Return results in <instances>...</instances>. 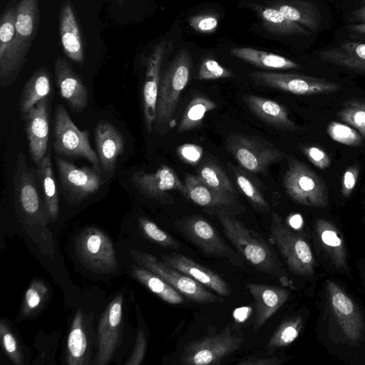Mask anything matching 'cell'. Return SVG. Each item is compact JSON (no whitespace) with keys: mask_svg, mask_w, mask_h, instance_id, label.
<instances>
[{"mask_svg":"<svg viewBox=\"0 0 365 365\" xmlns=\"http://www.w3.org/2000/svg\"><path fill=\"white\" fill-rule=\"evenodd\" d=\"M148 341L143 329L138 330L136 341L132 354L125 362L127 365H140L142 364L147 349Z\"/></svg>","mask_w":365,"mask_h":365,"instance_id":"cell-49","label":"cell"},{"mask_svg":"<svg viewBox=\"0 0 365 365\" xmlns=\"http://www.w3.org/2000/svg\"><path fill=\"white\" fill-rule=\"evenodd\" d=\"M190 25L198 31L210 33L216 29L218 21L215 16L204 15L191 19Z\"/></svg>","mask_w":365,"mask_h":365,"instance_id":"cell-51","label":"cell"},{"mask_svg":"<svg viewBox=\"0 0 365 365\" xmlns=\"http://www.w3.org/2000/svg\"><path fill=\"white\" fill-rule=\"evenodd\" d=\"M94 139L101 174L112 177L117 160L124 152V139L119 130L110 122L100 120L94 130Z\"/></svg>","mask_w":365,"mask_h":365,"instance_id":"cell-20","label":"cell"},{"mask_svg":"<svg viewBox=\"0 0 365 365\" xmlns=\"http://www.w3.org/2000/svg\"><path fill=\"white\" fill-rule=\"evenodd\" d=\"M172 46V41H161L153 48L148 60L143 88V104L144 122L148 133H151L154 129L161 68Z\"/></svg>","mask_w":365,"mask_h":365,"instance_id":"cell-18","label":"cell"},{"mask_svg":"<svg viewBox=\"0 0 365 365\" xmlns=\"http://www.w3.org/2000/svg\"><path fill=\"white\" fill-rule=\"evenodd\" d=\"M133 276L162 300L171 304H181L183 296L160 276L142 266H133Z\"/></svg>","mask_w":365,"mask_h":365,"instance_id":"cell-34","label":"cell"},{"mask_svg":"<svg viewBox=\"0 0 365 365\" xmlns=\"http://www.w3.org/2000/svg\"><path fill=\"white\" fill-rule=\"evenodd\" d=\"M243 101L251 112L265 124L284 131L295 132L300 130L290 119L287 108L282 104L250 94L244 96Z\"/></svg>","mask_w":365,"mask_h":365,"instance_id":"cell-26","label":"cell"},{"mask_svg":"<svg viewBox=\"0 0 365 365\" xmlns=\"http://www.w3.org/2000/svg\"><path fill=\"white\" fill-rule=\"evenodd\" d=\"M302 327L299 316L292 317L284 320L269 338L267 344L268 351L288 346L299 336Z\"/></svg>","mask_w":365,"mask_h":365,"instance_id":"cell-41","label":"cell"},{"mask_svg":"<svg viewBox=\"0 0 365 365\" xmlns=\"http://www.w3.org/2000/svg\"><path fill=\"white\" fill-rule=\"evenodd\" d=\"M54 71L61 97L72 111H83L88 105V92L82 79L61 56L55 60Z\"/></svg>","mask_w":365,"mask_h":365,"instance_id":"cell-23","label":"cell"},{"mask_svg":"<svg viewBox=\"0 0 365 365\" xmlns=\"http://www.w3.org/2000/svg\"><path fill=\"white\" fill-rule=\"evenodd\" d=\"M246 287L255 301L253 329L257 331L287 302L289 292L280 287L257 283H248Z\"/></svg>","mask_w":365,"mask_h":365,"instance_id":"cell-24","label":"cell"},{"mask_svg":"<svg viewBox=\"0 0 365 365\" xmlns=\"http://www.w3.org/2000/svg\"><path fill=\"white\" fill-rule=\"evenodd\" d=\"M353 31L365 36V24L361 23L351 26V29Z\"/></svg>","mask_w":365,"mask_h":365,"instance_id":"cell-54","label":"cell"},{"mask_svg":"<svg viewBox=\"0 0 365 365\" xmlns=\"http://www.w3.org/2000/svg\"><path fill=\"white\" fill-rule=\"evenodd\" d=\"M265 4L280 11L288 19L303 26L310 31H316L321 25L322 16L317 5L306 0H273Z\"/></svg>","mask_w":365,"mask_h":365,"instance_id":"cell-28","label":"cell"},{"mask_svg":"<svg viewBox=\"0 0 365 365\" xmlns=\"http://www.w3.org/2000/svg\"><path fill=\"white\" fill-rule=\"evenodd\" d=\"M161 256L164 262L209 287L220 296L227 297L230 294L231 289L227 282L209 268L182 254L172 252Z\"/></svg>","mask_w":365,"mask_h":365,"instance_id":"cell-25","label":"cell"},{"mask_svg":"<svg viewBox=\"0 0 365 365\" xmlns=\"http://www.w3.org/2000/svg\"><path fill=\"white\" fill-rule=\"evenodd\" d=\"M93 314L78 309L67 337L65 362L68 365L93 364L94 346L98 342L93 329Z\"/></svg>","mask_w":365,"mask_h":365,"instance_id":"cell-17","label":"cell"},{"mask_svg":"<svg viewBox=\"0 0 365 365\" xmlns=\"http://www.w3.org/2000/svg\"><path fill=\"white\" fill-rule=\"evenodd\" d=\"M327 132L333 140L347 146L359 147L364 141L360 133L346 123L331 121Z\"/></svg>","mask_w":365,"mask_h":365,"instance_id":"cell-44","label":"cell"},{"mask_svg":"<svg viewBox=\"0 0 365 365\" xmlns=\"http://www.w3.org/2000/svg\"><path fill=\"white\" fill-rule=\"evenodd\" d=\"M319 57L324 62L365 73V43L344 41L338 46L321 51Z\"/></svg>","mask_w":365,"mask_h":365,"instance_id":"cell-30","label":"cell"},{"mask_svg":"<svg viewBox=\"0 0 365 365\" xmlns=\"http://www.w3.org/2000/svg\"><path fill=\"white\" fill-rule=\"evenodd\" d=\"M360 169L358 165L349 166L344 171L341 180V194L344 197H349L355 188Z\"/></svg>","mask_w":365,"mask_h":365,"instance_id":"cell-50","label":"cell"},{"mask_svg":"<svg viewBox=\"0 0 365 365\" xmlns=\"http://www.w3.org/2000/svg\"><path fill=\"white\" fill-rule=\"evenodd\" d=\"M269 241L277 246L292 273L303 277L314 274V259L309 245L291 230L276 212H272Z\"/></svg>","mask_w":365,"mask_h":365,"instance_id":"cell-6","label":"cell"},{"mask_svg":"<svg viewBox=\"0 0 365 365\" xmlns=\"http://www.w3.org/2000/svg\"><path fill=\"white\" fill-rule=\"evenodd\" d=\"M192 66L190 53L182 48L161 73L154 121V129L160 135H165L175 125L177 106L190 79Z\"/></svg>","mask_w":365,"mask_h":365,"instance_id":"cell-3","label":"cell"},{"mask_svg":"<svg viewBox=\"0 0 365 365\" xmlns=\"http://www.w3.org/2000/svg\"><path fill=\"white\" fill-rule=\"evenodd\" d=\"M59 32L65 54L77 63L84 61L83 47L79 26L69 1H65L59 14Z\"/></svg>","mask_w":365,"mask_h":365,"instance_id":"cell-27","label":"cell"},{"mask_svg":"<svg viewBox=\"0 0 365 365\" xmlns=\"http://www.w3.org/2000/svg\"><path fill=\"white\" fill-rule=\"evenodd\" d=\"M260 17L262 25L269 32L280 36H310L311 31L293 21L288 19L276 9L262 5H252Z\"/></svg>","mask_w":365,"mask_h":365,"instance_id":"cell-32","label":"cell"},{"mask_svg":"<svg viewBox=\"0 0 365 365\" xmlns=\"http://www.w3.org/2000/svg\"><path fill=\"white\" fill-rule=\"evenodd\" d=\"M0 338L1 346L11 362L15 365L24 364V357L20 344L10 325L4 319L0 322Z\"/></svg>","mask_w":365,"mask_h":365,"instance_id":"cell-43","label":"cell"},{"mask_svg":"<svg viewBox=\"0 0 365 365\" xmlns=\"http://www.w3.org/2000/svg\"><path fill=\"white\" fill-rule=\"evenodd\" d=\"M51 90V78L46 68L36 70L26 82L21 93L19 108L22 116L38 102L47 98Z\"/></svg>","mask_w":365,"mask_h":365,"instance_id":"cell-31","label":"cell"},{"mask_svg":"<svg viewBox=\"0 0 365 365\" xmlns=\"http://www.w3.org/2000/svg\"><path fill=\"white\" fill-rule=\"evenodd\" d=\"M185 185L187 192V199L204 207L206 211L225 208L235 213L237 210H242L237 196L210 186L197 175H186Z\"/></svg>","mask_w":365,"mask_h":365,"instance_id":"cell-22","label":"cell"},{"mask_svg":"<svg viewBox=\"0 0 365 365\" xmlns=\"http://www.w3.org/2000/svg\"><path fill=\"white\" fill-rule=\"evenodd\" d=\"M88 132L81 130L71 120L61 104L56 106L54 113L55 152L71 158H83L88 160L101 174L97 153L91 148Z\"/></svg>","mask_w":365,"mask_h":365,"instance_id":"cell-9","label":"cell"},{"mask_svg":"<svg viewBox=\"0 0 365 365\" xmlns=\"http://www.w3.org/2000/svg\"><path fill=\"white\" fill-rule=\"evenodd\" d=\"M15 210L19 221L41 252L48 257L55 253L53 235L44 199L38 192L33 170L29 167L24 153L16 158L14 175Z\"/></svg>","mask_w":365,"mask_h":365,"instance_id":"cell-1","label":"cell"},{"mask_svg":"<svg viewBox=\"0 0 365 365\" xmlns=\"http://www.w3.org/2000/svg\"><path fill=\"white\" fill-rule=\"evenodd\" d=\"M328 299L331 312L336 317L347 340L357 342L364 329L362 316L350 297L335 282L328 281Z\"/></svg>","mask_w":365,"mask_h":365,"instance_id":"cell-19","label":"cell"},{"mask_svg":"<svg viewBox=\"0 0 365 365\" xmlns=\"http://www.w3.org/2000/svg\"><path fill=\"white\" fill-rule=\"evenodd\" d=\"M364 280H365V267H364Z\"/></svg>","mask_w":365,"mask_h":365,"instance_id":"cell-56","label":"cell"},{"mask_svg":"<svg viewBox=\"0 0 365 365\" xmlns=\"http://www.w3.org/2000/svg\"><path fill=\"white\" fill-rule=\"evenodd\" d=\"M354 16L365 24V0L362 6L354 12Z\"/></svg>","mask_w":365,"mask_h":365,"instance_id":"cell-53","label":"cell"},{"mask_svg":"<svg viewBox=\"0 0 365 365\" xmlns=\"http://www.w3.org/2000/svg\"><path fill=\"white\" fill-rule=\"evenodd\" d=\"M288 158L283 185L288 196L296 203L314 207L327 206V187L320 176L294 156Z\"/></svg>","mask_w":365,"mask_h":365,"instance_id":"cell-7","label":"cell"},{"mask_svg":"<svg viewBox=\"0 0 365 365\" xmlns=\"http://www.w3.org/2000/svg\"><path fill=\"white\" fill-rule=\"evenodd\" d=\"M48 297L49 289L46 282L41 279H34L25 293L19 317L27 318L38 313Z\"/></svg>","mask_w":365,"mask_h":365,"instance_id":"cell-40","label":"cell"},{"mask_svg":"<svg viewBox=\"0 0 365 365\" xmlns=\"http://www.w3.org/2000/svg\"><path fill=\"white\" fill-rule=\"evenodd\" d=\"M130 180L144 197L163 204H173L170 191H178L187 198L185 184L172 168L164 164L153 173L136 171L132 174Z\"/></svg>","mask_w":365,"mask_h":365,"instance_id":"cell-15","label":"cell"},{"mask_svg":"<svg viewBox=\"0 0 365 365\" xmlns=\"http://www.w3.org/2000/svg\"><path fill=\"white\" fill-rule=\"evenodd\" d=\"M38 0H20L16 5V38L19 48L27 56L38 25Z\"/></svg>","mask_w":365,"mask_h":365,"instance_id":"cell-29","label":"cell"},{"mask_svg":"<svg viewBox=\"0 0 365 365\" xmlns=\"http://www.w3.org/2000/svg\"><path fill=\"white\" fill-rule=\"evenodd\" d=\"M197 175L210 186L237 196V192L227 173L215 160L204 158L197 169Z\"/></svg>","mask_w":365,"mask_h":365,"instance_id":"cell-38","label":"cell"},{"mask_svg":"<svg viewBox=\"0 0 365 365\" xmlns=\"http://www.w3.org/2000/svg\"><path fill=\"white\" fill-rule=\"evenodd\" d=\"M176 225L182 235L206 255L226 258L237 266L243 264L242 259L203 217L198 215L185 217L178 220Z\"/></svg>","mask_w":365,"mask_h":365,"instance_id":"cell-12","label":"cell"},{"mask_svg":"<svg viewBox=\"0 0 365 365\" xmlns=\"http://www.w3.org/2000/svg\"><path fill=\"white\" fill-rule=\"evenodd\" d=\"M23 117L29 152L38 166L46 155L49 136L48 99L38 102Z\"/></svg>","mask_w":365,"mask_h":365,"instance_id":"cell-21","label":"cell"},{"mask_svg":"<svg viewBox=\"0 0 365 365\" xmlns=\"http://www.w3.org/2000/svg\"><path fill=\"white\" fill-rule=\"evenodd\" d=\"M130 253L138 264L160 276L186 299L200 304H210L221 300L204 285L155 255L136 250H132Z\"/></svg>","mask_w":365,"mask_h":365,"instance_id":"cell-10","label":"cell"},{"mask_svg":"<svg viewBox=\"0 0 365 365\" xmlns=\"http://www.w3.org/2000/svg\"><path fill=\"white\" fill-rule=\"evenodd\" d=\"M138 225L142 233L150 240L164 247L179 249V243L153 221L141 217L138 218Z\"/></svg>","mask_w":365,"mask_h":365,"instance_id":"cell-45","label":"cell"},{"mask_svg":"<svg viewBox=\"0 0 365 365\" xmlns=\"http://www.w3.org/2000/svg\"><path fill=\"white\" fill-rule=\"evenodd\" d=\"M36 173L41 182L50 222H54L58 217L59 198L49 153L44 156L41 164L37 166Z\"/></svg>","mask_w":365,"mask_h":365,"instance_id":"cell-36","label":"cell"},{"mask_svg":"<svg viewBox=\"0 0 365 365\" xmlns=\"http://www.w3.org/2000/svg\"><path fill=\"white\" fill-rule=\"evenodd\" d=\"M316 232L325 251L338 268L346 267V255L343 242L333 224L325 220L316 222Z\"/></svg>","mask_w":365,"mask_h":365,"instance_id":"cell-35","label":"cell"},{"mask_svg":"<svg viewBox=\"0 0 365 365\" xmlns=\"http://www.w3.org/2000/svg\"><path fill=\"white\" fill-rule=\"evenodd\" d=\"M74 247L80 262L93 272L110 274L118 268L112 241L98 227L91 226L84 228L76 236Z\"/></svg>","mask_w":365,"mask_h":365,"instance_id":"cell-8","label":"cell"},{"mask_svg":"<svg viewBox=\"0 0 365 365\" xmlns=\"http://www.w3.org/2000/svg\"><path fill=\"white\" fill-rule=\"evenodd\" d=\"M56 161L62 192L70 205L82 202L104 184L101 174L94 168L77 167L61 157H56Z\"/></svg>","mask_w":365,"mask_h":365,"instance_id":"cell-13","label":"cell"},{"mask_svg":"<svg viewBox=\"0 0 365 365\" xmlns=\"http://www.w3.org/2000/svg\"><path fill=\"white\" fill-rule=\"evenodd\" d=\"M300 149L307 158L318 168L325 170L330 166L331 159L321 148L314 145H300Z\"/></svg>","mask_w":365,"mask_h":365,"instance_id":"cell-47","label":"cell"},{"mask_svg":"<svg viewBox=\"0 0 365 365\" xmlns=\"http://www.w3.org/2000/svg\"><path fill=\"white\" fill-rule=\"evenodd\" d=\"M255 85L280 90L297 96L330 93L341 89L336 82L314 76L269 71L248 73Z\"/></svg>","mask_w":365,"mask_h":365,"instance_id":"cell-11","label":"cell"},{"mask_svg":"<svg viewBox=\"0 0 365 365\" xmlns=\"http://www.w3.org/2000/svg\"><path fill=\"white\" fill-rule=\"evenodd\" d=\"M292 220H293V222H294L293 224H292V226L294 227H299L301 225V224H302V219H301L300 216H298V215L297 216H294Z\"/></svg>","mask_w":365,"mask_h":365,"instance_id":"cell-55","label":"cell"},{"mask_svg":"<svg viewBox=\"0 0 365 365\" xmlns=\"http://www.w3.org/2000/svg\"><path fill=\"white\" fill-rule=\"evenodd\" d=\"M243 335L232 327L192 341L185 346L180 357L184 365L220 364L227 356L240 349Z\"/></svg>","mask_w":365,"mask_h":365,"instance_id":"cell-5","label":"cell"},{"mask_svg":"<svg viewBox=\"0 0 365 365\" xmlns=\"http://www.w3.org/2000/svg\"><path fill=\"white\" fill-rule=\"evenodd\" d=\"M338 116L356 129L365 140V99L351 98L344 101Z\"/></svg>","mask_w":365,"mask_h":365,"instance_id":"cell-42","label":"cell"},{"mask_svg":"<svg viewBox=\"0 0 365 365\" xmlns=\"http://www.w3.org/2000/svg\"><path fill=\"white\" fill-rule=\"evenodd\" d=\"M123 295L119 293L102 313L98 326L97 352L93 364L106 365L120 344L123 328Z\"/></svg>","mask_w":365,"mask_h":365,"instance_id":"cell-16","label":"cell"},{"mask_svg":"<svg viewBox=\"0 0 365 365\" xmlns=\"http://www.w3.org/2000/svg\"><path fill=\"white\" fill-rule=\"evenodd\" d=\"M236 58L264 69H297L300 65L284 56L248 47H235L230 50Z\"/></svg>","mask_w":365,"mask_h":365,"instance_id":"cell-33","label":"cell"},{"mask_svg":"<svg viewBox=\"0 0 365 365\" xmlns=\"http://www.w3.org/2000/svg\"><path fill=\"white\" fill-rule=\"evenodd\" d=\"M230 170L238 188L254 209L258 212H268L270 210V205L255 181L245 170L239 168L231 165Z\"/></svg>","mask_w":365,"mask_h":365,"instance_id":"cell-39","label":"cell"},{"mask_svg":"<svg viewBox=\"0 0 365 365\" xmlns=\"http://www.w3.org/2000/svg\"><path fill=\"white\" fill-rule=\"evenodd\" d=\"M179 158L185 163L196 165L200 163L203 158V149L201 146L192 143H185L177 149Z\"/></svg>","mask_w":365,"mask_h":365,"instance_id":"cell-48","label":"cell"},{"mask_svg":"<svg viewBox=\"0 0 365 365\" xmlns=\"http://www.w3.org/2000/svg\"><path fill=\"white\" fill-rule=\"evenodd\" d=\"M282 361L276 357L257 358L248 357L237 363L239 365H279Z\"/></svg>","mask_w":365,"mask_h":365,"instance_id":"cell-52","label":"cell"},{"mask_svg":"<svg viewBox=\"0 0 365 365\" xmlns=\"http://www.w3.org/2000/svg\"><path fill=\"white\" fill-rule=\"evenodd\" d=\"M16 7H11L4 11L0 21V84L2 87L14 83L26 59L16 38Z\"/></svg>","mask_w":365,"mask_h":365,"instance_id":"cell-14","label":"cell"},{"mask_svg":"<svg viewBox=\"0 0 365 365\" xmlns=\"http://www.w3.org/2000/svg\"><path fill=\"white\" fill-rule=\"evenodd\" d=\"M227 151L247 171L265 175L268 168L287 155L272 143L258 136L232 133L226 139Z\"/></svg>","mask_w":365,"mask_h":365,"instance_id":"cell-4","label":"cell"},{"mask_svg":"<svg viewBox=\"0 0 365 365\" xmlns=\"http://www.w3.org/2000/svg\"><path fill=\"white\" fill-rule=\"evenodd\" d=\"M217 104L204 96H195L187 105L177 129L180 134L200 127L207 113L215 110Z\"/></svg>","mask_w":365,"mask_h":365,"instance_id":"cell-37","label":"cell"},{"mask_svg":"<svg viewBox=\"0 0 365 365\" xmlns=\"http://www.w3.org/2000/svg\"><path fill=\"white\" fill-rule=\"evenodd\" d=\"M217 218L227 238L240 254L257 270L277 277L287 284L283 267L273 249L259 233L238 220L235 212L225 208L207 210Z\"/></svg>","mask_w":365,"mask_h":365,"instance_id":"cell-2","label":"cell"},{"mask_svg":"<svg viewBox=\"0 0 365 365\" xmlns=\"http://www.w3.org/2000/svg\"><path fill=\"white\" fill-rule=\"evenodd\" d=\"M233 73L213 59L204 60L199 68L197 78L199 80H216L232 77Z\"/></svg>","mask_w":365,"mask_h":365,"instance_id":"cell-46","label":"cell"}]
</instances>
